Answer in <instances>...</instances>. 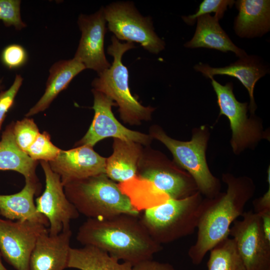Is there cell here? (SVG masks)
<instances>
[{
  "mask_svg": "<svg viewBox=\"0 0 270 270\" xmlns=\"http://www.w3.org/2000/svg\"><path fill=\"white\" fill-rule=\"evenodd\" d=\"M195 32L190 40L184 44L188 48H205L222 52H232L240 58L248 54L236 46L219 24L215 16L206 14L198 17Z\"/></svg>",
  "mask_w": 270,
  "mask_h": 270,
  "instance_id": "obj_19",
  "label": "cell"
},
{
  "mask_svg": "<svg viewBox=\"0 0 270 270\" xmlns=\"http://www.w3.org/2000/svg\"><path fill=\"white\" fill-rule=\"evenodd\" d=\"M206 78L214 75H226L238 78L247 89L250 98V110L256 108L254 90L258 80L268 72V70L256 56H246L222 68H212L206 64H199L194 66Z\"/></svg>",
  "mask_w": 270,
  "mask_h": 270,
  "instance_id": "obj_16",
  "label": "cell"
},
{
  "mask_svg": "<svg viewBox=\"0 0 270 270\" xmlns=\"http://www.w3.org/2000/svg\"><path fill=\"white\" fill-rule=\"evenodd\" d=\"M230 227V236L246 270H270V242L266 238L260 216L244 212Z\"/></svg>",
  "mask_w": 270,
  "mask_h": 270,
  "instance_id": "obj_8",
  "label": "cell"
},
{
  "mask_svg": "<svg viewBox=\"0 0 270 270\" xmlns=\"http://www.w3.org/2000/svg\"><path fill=\"white\" fill-rule=\"evenodd\" d=\"M41 190L39 182L25 180V184L19 192L8 195L0 194V215L6 220L30 221L49 226L46 218L36 208L34 196Z\"/></svg>",
  "mask_w": 270,
  "mask_h": 270,
  "instance_id": "obj_17",
  "label": "cell"
},
{
  "mask_svg": "<svg viewBox=\"0 0 270 270\" xmlns=\"http://www.w3.org/2000/svg\"><path fill=\"white\" fill-rule=\"evenodd\" d=\"M71 229L51 235L48 230L38 237L31 254L30 270H64L68 268Z\"/></svg>",
  "mask_w": 270,
  "mask_h": 270,
  "instance_id": "obj_15",
  "label": "cell"
},
{
  "mask_svg": "<svg viewBox=\"0 0 270 270\" xmlns=\"http://www.w3.org/2000/svg\"><path fill=\"white\" fill-rule=\"evenodd\" d=\"M68 200L88 218H107L120 214L140 216V211L120 185L102 174L64 186Z\"/></svg>",
  "mask_w": 270,
  "mask_h": 270,
  "instance_id": "obj_3",
  "label": "cell"
},
{
  "mask_svg": "<svg viewBox=\"0 0 270 270\" xmlns=\"http://www.w3.org/2000/svg\"><path fill=\"white\" fill-rule=\"evenodd\" d=\"M138 178L150 183L168 199L182 198L198 192L192 178L168 169L148 168L142 170Z\"/></svg>",
  "mask_w": 270,
  "mask_h": 270,
  "instance_id": "obj_21",
  "label": "cell"
},
{
  "mask_svg": "<svg viewBox=\"0 0 270 270\" xmlns=\"http://www.w3.org/2000/svg\"><path fill=\"white\" fill-rule=\"evenodd\" d=\"M4 86L3 84V78L0 74V92L3 90Z\"/></svg>",
  "mask_w": 270,
  "mask_h": 270,
  "instance_id": "obj_35",
  "label": "cell"
},
{
  "mask_svg": "<svg viewBox=\"0 0 270 270\" xmlns=\"http://www.w3.org/2000/svg\"><path fill=\"white\" fill-rule=\"evenodd\" d=\"M22 76L17 74L10 87L0 92V130L7 112L14 103L15 98L22 86Z\"/></svg>",
  "mask_w": 270,
  "mask_h": 270,
  "instance_id": "obj_31",
  "label": "cell"
},
{
  "mask_svg": "<svg viewBox=\"0 0 270 270\" xmlns=\"http://www.w3.org/2000/svg\"><path fill=\"white\" fill-rule=\"evenodd\" d=\"M47 230L38 222L0 218L1 256L16 270H30V258L36 240Z\"/></svg>",
  "mask_w": 270,
  "mask_h": 270,
  "instance_id": "obj_10",
  "label": "cell"
},
{
  "mask_svg": "<svg viewBox=\"0 0 270 270\" xmlns=\"http://www.w3.org/2000/svg\"><path fill=\"white\" fill-rule=\"evenodd\" d=\"M206 202L198 191L186 198H168L148 207L139 218L156 242L168 244L194 232Z\"/></svg>",
  "mask_w": 270,
  "mask_h": 270,
  "instance_id": "obj_4",
  "label": "cell"
},
{
  "mask_svg": "<svg viewBox=\"0 0 270 270\" xmlns=\"http://www.w3.org/2000/svg\"><path fill=\"white\" fill-rule=\"evenodd\" d=\"M223 180L228 186L226 192L212 198H206L197 227L196 240L188 250L194 264H200L208 252L229 237L232 224L242 216L252 196L254 187L251 180L228 175Z\"/></svg>",
  "mask_w": 270,
  "mask_h": 270,
  "instance_id": "obj_2",
  "label": "cell"
},
{
  "mask_svg": "<svg viewBox=\"0 0 270 270\" xmlns=\"http://www.w3.org/2000/svg\"><path fill=\"white\" fill-rule=\"evenodd\" d=\"M20 0H0V20L6 27L20 30L26 26L20 14Z\"/></svg>",
  "mask_w": 270,
  "mask_h": 270,
  "instance_id": "obj_28",
  "label": "cell"
},
{
  "mask_svg": "<svg viewBox=\"0 0 270 270\" xmlns=\"http://www.w3.org/2000/svg\"><path fill=\"white\" fill-rule=\"evenodd\" d=\"M217 96L220 114L226 116L232 131V146L236 152L256 140L258 130L247 118V103L238 101L233 93L232 82L222 85L214 77L210 78Z\"/></svg>",
  "mask_w": 270,
  "mask_h": 270,
  "instance_id": "obj_13",
  "label": "cell"
},
{
  "mask_svg": "<svg viewBox=\"0 0 270 270\" xmlns=\"http://www.w3.org/2000/svg\"><path fill=\"white\" fill-rule=\"evenodd\" d=\"M111 40L108 53L113 56L114 61L108 68L98 74V76L93 80L92 85L94 90L116 102L124 122L136 124L142 120H148L154 109L142 106L132 94L128 86V72L122 60L124 53L134 48V44L121 43L115 36H112Z\"/></svg>",
  "mask_w": 270,
  "mask_h": 270,
  "instance_id": "obj_5",
  "label": "cell"
},
{
  "mask_svg": "<svg viewBox=\"0 0 270 270\" xmlns=\"http://www.w3.org/2000/svg\"><path fill=\"white\" fill-rule=\"evenodd\" d=\"M113 148L112 154L106 159V175L120 184L136 178L140 156L138 144L114 138Z\"/></svg>",
  "mask_w": 270,
  "mask_h": 270,
  "instance_id": "obj_22",
  "label": "cell"
},
{
  "mask_svg": "<svg viewBox=\"0 0 270 270\" xmlns=\"http://www.w3.org/2000/svg\"><path fill=\"white\" fill-rule=\"evenodd\" d=\"M253 206L254 212L256 214L270 210V186L262 196L254 201Z\"/></svg>",
  "mask_w": 270,
  "mask_h": 270,
  "instance_id": "obj_33",
  "label": "cell"
},
{
  "mask_svg": "<svg viewBox=\"0 0 270 270\" xmlns=\"http://www.w3.org/2000/svg\"><path fill=\"white\" fill-rule=\"evenodd\" d=\"M13 124L3 132L0 141V170L20 173L25 180L39 182L36 174L37 162L32 160L17 145L13 134Z\"/></svg>",
  "mask_w": 270,
  "mask_h": 270,
  "instance_id": "obj_23",
  "label": "cell"
},
{
  "mask_svg": "<svg viewBox=\"0 0 270 270\" xmlns=\"http://www.w3.org/2000/svg\"><path fill=\"white\" fill-rule=\"evenodd\" d=\"M152 136L168 148L176 162L189 172L198 192L208 198H214L219 194L218 181L212 174L206 164L207 139L203 132L194 134L188 142L172 139L161 130L154 131Z\"/></svg>",
  "mask_w": 270,
  "mask_h": 270,
  "instance_id": "obj_6",
  "label": "cell"
},
{
  "mask_svg": "<svg viewBox=\"0 0 270 270\" xmlns=\"http://www.w3.org/2000/svg\"><path fill=\"white\" fill-rule=\"evenodd\" d=\"M238 11L234 23L236 34L241 38L260 36L270 28L269 0H238L234 2Z\"/></svg>",
  "mask_w": 270,
  "mask_h": 270,
  "instance_id": "obj_18",
  "label": "cell"
},
{
  "mask_svg": "<svg viewBox=\"0 0 270 270\" xmlns=\"http://www.w3.org/2000/svg\"><path fill=\"white\" fill-rule=\"evenodd\" d=\"M104 8L94 14L79 16L78 24L81 37L74 58L86 68L100 74L110 66L104 50V38L106 32Z\"/></svg>",
  "mask_w": 270,
  "mask_h": 270,
  "instance_id": "obj_12",
  "label": "cell"
},
{
  "mask_svg": "<svg viewBox=\"0 0 270 270\" xmlns=\"http://www.w3.org/2000/svg\"><path fill=\"white\" fill-rule=\"evenodd\" d=\"M210 252L208 270H246L232 238H225Z\"/></svg>",
  "mask_w": 270,
  "mask_h": 270,
  "instance_id": "obj_25",
  "label": "cell"
},
{
  "mask_svg": "<svg viewBox=\"0 0 270 270\" xmlns=\"http://www.w3.org/2000/svg\"><path fill=\"white\" fill-rule=\"evenodd\" d=\"M1 254L0 253V270H8L2 264L1 260Z\"/></svg>",
  "mask_w": 270,
  "mask_h": 270,
  "instance_id": "obj_36",
  "label": "cell"
},
{
  "mask_svg": "<svg viewBox=\"0 0 270 270\" xmlns=\"http://www.w3.org/2000/svg\"><path fill=\"white\" fill-rule=\"evenodd\" d=\"M48 164L64 186L75 180L105 174L106 158L92 147L82 145L69 150H60L56 158Z\"/></svg>",
  "mask_w": 270,
  "mask_h": 270,
  "instance_id": "obj_14",
  "label": "cell"
},
{
  "mask_svg": "<svg viewBox=\"0 0 270 270\" xmlns=\"http://www.w3.org/2000/svg\"><path fill=\"white\" fill-rule=\"evenodd\" d=\"M60 149L50 140V134L46 132L40 133L36 138L28 149L26 153L33 160L50 162L54 160Z\"/></svg>",
  "mask_w": 270,
  "mask_h": 270,
  "instance_id": "obj_26",
  "label": "cell"
},
{
  "mask_svg": "<svg viewBox=\"0 0 270 270\" xmlns=\"http://www.w3.org/2000/svg\"><path fill=\"white\" fill-rule=\"evenodd\" d=\"M234 2L232 0H204L196 13L183 16L182 19L188 24L193 25L198 17L214 12V16L220 20L223 18L228 7H232Z\"/></svg>",
  "mask_w": 270,
  "mask_h": 270,
  "instance_id": "obj_29",
  "label": "cell"
},
{
  "mask_svg": "<svg viewBox=\"0 0 270 270\" xmlns=\"http://www.w3.org/2000/svg\"><path fill=\"white\" fill-rule=\"evenodd\" d=\"M40 133L32 119L24 118L13 124V134L16 142L18 146L25 152Z\"/></svg>",
  "mask_w": 270,
  "mask_h": 270,
  "instance_id": "obj_27",
  "label": "cell"
},
{
  "mask_svg": "<svg viewBox=\"0 0 270 270\" xmlns=\"http://www.w3.org/2000/svg\"><path fill=\"white\" fill-rule=\"evenodd\" d=\"M76 240L98 248L132 266L152 259L162 250L149 235L139 216L120 214L107 218H88L79 227Z\"/></svg>",
  "mask_w": 270,
  "mask_h": 270,
  "instance_id": "obj_1",
  "label": "cell"
},
{
  "mask_svg": "<svg viewBox=\"0 0 270 270\" xmlns=\"http://www.w3.org/2000/svg\"><path fill=\"white\" fill-rule=\"evenodd\" d=\"M85 69L84 66L74 58L54 62L50 68L44 92L26 116L35 115L48 108L58 95L67 88L72 80Z\"/></svg>",
  "mask_w": 270,
  "mask_h": 270,
  "instance_id": "obj_20",
  "label": "cell"
},
{
  "mask_svg": "<svg viewBox=\"0 0 270 270\" xmlns=\"http://www.w3.org/2000/svg\"><path fill=\"white\" fill-rule=\"evenodd\" d=\"M258 214L260 218L263 232L266 238L270 242V210Z\"/></svg>",
  "mask_w": 270,
  "mask_h": 270,
  "instance_id": "obj_34",
  "label": "cell"
},
{
  "mask_svg": "<svg viewBox=\"0 0 270 270\" xmlns=\"http://www.w3.org/2000/svg\"><path fill=\"white\" fill-rule=\"evenodd\" d=\"M132 270H176L170 264L150 259L132 266Z\"/></svg>",
  "mask_w": 270,
  "mask_h": 270,
  "instance_id": "obj_32",
  "label": "cell"
},
{
  "mask_svg": "<svg viewBox=\"0 0 270 270\" xmlns=\"http://www.w3.org/2000/svg\"><path fill=\"white\" fill-rule=\"evenodd\" d=\"M108 28L118 40L136 42L146 50L157 54L164 42L155 33L151 19L142 16L129 2L111 4L104 8Z\"/></svg>",
  "mask_w": 270,
  "mask_h": 270,
  "instance_id": "obj_7",
  "label": "cell"
},
{
  "mask_svg": "<svg viewBox=\"0 0 270 270\" xmlns=\"http://www.w3.org/2000/svg\"><path fill=\"white\" fill-rule=\"evenodd\" d=\"M92 92L94 97V119L78 145L93 147L98 142L108 137L144 144L149 142L150 138L148 135L129 130L118 122L112 110V106L116 104L112 98L94 89Z\"/></svg>",
  "mask_w": 270,
  "mask_h": 270,
  "instance_id": "obj_11",
  "label": "cell"
},
{
  "mask_svg": "<svg viewBox=\"0 0 270 270\" xmlns=\"http://www.w3.org/2000/svg\"><path fill=\"white\" fill-rule=\"evenodd\" d=\"M40 164L45 188L36 198L35 204L37 211L48 222V233L56 235L70 229V222L78 218L80 214L66 196L60 176L52 170L48 162L40 161Z\"/></svg>",
  "mask_w": 270,
  "mask_h": 270,
  "instance_id": "obj_9",
  "label": "cell"
},
{
  "mask_svg": "<svg viewBox=\"0 0 270 270\" xmlns=\"http://www.w3.org/2000/svg\"><path fill=\"white\" fill-rule=\"evenodd\" d=\"M130 263H120L116 258L95 246L70 249L68 268L79 270H132Z\"/></svg>",
  "mask_w": 270,
  "mask_h": 270,
  "instance_id": "obj_24",
  "label": "cell"
},
{
  "mask_svg": "<svg viewBox=\"0 0 270 270\" xmlns=\"http://www.w3.org/2000/svg\"><path fill=\"white\" fill-rule=\"evenodd\" d=\"M0 58L5 66L13 70L23 66L26 62L28 54L22 46L18 44H12L4 48Z\"/></svg>",
  "mask_w": 270,
  "mask_h": 270,
  "instance_id": "obj_30",
  "label": "cell"
}]
</instances>
